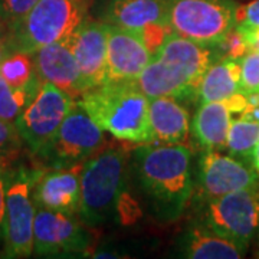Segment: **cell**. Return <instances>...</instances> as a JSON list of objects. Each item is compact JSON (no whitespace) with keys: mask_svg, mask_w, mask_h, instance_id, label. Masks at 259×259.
<instances>
[{"mask_svg":"<svg viewBox=\"0 0 259 259\" xmlns=\"http://www.w3.org/2000/svg\"><path fill=\"white\" fill-rule=\"evenodd\" d=\"M133 186L160 223L179 221L193 194L192 151L183 144H141L130 156Z\"/></svg>","mask_w":259,"mask_h":259,"instance_id":"obj_1","label":"cell"},{"mask_svg":"<svg viewBox=\"0 0 259 259\" xmlns=\"http://www.w3.org/2000/svg\"><path fill=\"white\" fill-rule=\"evenodd\" d=\"M78 218L91 229L114 223L127 226L141 218L125 148L105 146L83 163Z\"/></svg>","mask_w":259,"mask_h":259,"instance_id":"obj_2","label":"cell"},{"mask_svg":"<svg viewBox=\"0 0 259 259\" xmlns=\"http://www.w3.org/2000/svg\"><path fill=\"white\" fill-rule=\"evenodd\" d=\"M214 47L170 33L136 79L148 100L171 97L189 101L199 97V85L209 66L219 61Z\"/></svg>","mask_w":259,"mask_h":259,"instance_id":"obj_3","label":"cell"},{"mask_svg":"<svg viewBox=\"0 0 259 259\" xmlns=\"http://www.w3.org/2000/svg\"><path fill=\"white\" fill-rule=\"evenodd\" d=\"M75 101L114 139L133 144L153 143L150 100L136 81H108L82 93Z\"/></svg>","mask_w":259,"mask_h":259,"instance_id":"obj_4","label":"cell"},{"mask_svg":"<svg viewBox=\"0 0 259 259\" xmlns=\"http://www.w3.org/2000/svg\"><path fill=\"white\" fill-rule=\"evenodd\" d=\"M88 0H37L6 33L9 52L33 54L40 48L69 39L87 19Z\"/></svg>","mask_w":259,"mask_h":259,"instance_id":"obj_5","label":"cell"},{"mask_svg":"<svg viewBox=\"0 0 259 259\" xmlns=\"http://www.w3.org/2000/svg\"><path fill=\"white\" fill-rule=\"evenodd\" d=\"M39 167L13 164L3 168L5 177V241L2 258H29L33 255V223L36 204L32 189Z\"/></svg>","mask_w":259,"mask_h":259,"instance_id":"obj_6","label":"cell"},{"mask_svg":"<svg viewBox=\"0 0 259 259\" xmlns=\"http://www.w3.org/2000/svg\"><path fill=\"white\" fill-rule=\"evenodd\" d=\"M173 33L216 47L236 26L235 0H167Z\"/></svg>","mask_w":259,"mask_h":259,"instance_id":"obj_7","label":"cell"},{"mask_svg":"<svg viewBox=\"0 0 259 259\" xmlns=\"http://www.w3.org/2000/svg\"><path fill=\"white\" fill-rule=\"evenodd\" d=\"M105 146V131L75 101L55 136L35 157L42 167H69L83 164Z\"/></svg>","mask_w":259,"mask_h":259,"instance_id":"obj_8","label":"cell"},{"mask_svg":"<svg viewBox=\"0 0 259 259\" xmlns=\"http://www.w3.org/2000/svg\"><path fill=\"white\" fill-rule=\"evenodd\" d=\"M202 222L248 249L259 238V185L207 200Z\"/></svg>","mask_w":259,"mask_h":259,"instance_id":"obj_9","label":"cell"},{"mask_svg":"<svg viewBox=\"0 0 259 259\" xmlns=\"http://www.w3.org/2000/svg\"><path fill=\"white\" fill-rule=\"evenodd\" d=\"M74 104L72 95L54 83L42 82L35 98L15 121L25 146L33 156L52 140Z\"/></svg>","mask_w":259,"mask_h":259,"instance_id":"obj_10","label":"cell"},{"mask_svg":"<svg viewBox=\"0 0 259 259\" xmlns=\"http://www.w3.org/2000/svg\"><path fill=\"white\" fill-rule=\"evenodd\" d=\"M93 243L91 228L76 216L36 207L33 223V253L36 256L88 253Z\"/></svg>","mask_w":259,"mask_h":259,"instance_id":"obj_11","label":"cell"},{"mask_svg":"<svg viewBox=\"0 0 259 259\" xmlns=\"http://www.w3.org/2000/svg\"><path fill=\"white\" fill-rule=\"evenodd\" d=\"M102 22L134 32L153 55L171 33L167 0H110L102 12Z\"/></svg>","mask_w":259,"mask_h":259,"instance_id":"obj_12","label":"cell"},{"mask_svg":"<svg viewBox=\"0 0 259 259\" xmlns=\"http://www.w3.org/2000/svg\"><path fill=\"white\" fill-rule=\"evenodd\" d=\"M197 185L204 200L259 185V175L249 163H245L219 150H204L199 158Z\"/></svg>","mask_w":259,"mask_h":259,"instance_id":"obj_13","label":"cell"},{"mask_svg":"<svg viewBox=\"0 0 259 259\" xmlns=\"http://www.w3.org/2000/svg\"><path fill=\"white\" fill-rule=\"evenodd\" d=\"M83 164L69 167L39 166L32 196L36 207L78 216Z\"/></svg>","mask_w":259,"mask_h":259,"instance_id":"obj_14","label":"cell"},{"mask_svg":"<svg viewBox=\"0 0 259 259\" xmlns=\"http://www.w3.org/2000/svg\"><path fill=\"white\" fill-rule=\"evenodd\" d=\"M108 32V23L87 18L66 39L81 71L83 93L107 82Z\"/></svg>","mask_w":259,"mask_h":259,"instance_id":"obj_15","label":"cell"},{"mask_svg":"<svg viewBox=\"0 0 259 259\" xmlns=\"http://www.w3.org/2000/svg\"><path fill=\"white\" fill-rule=\"evenodd\" d=\"M153 56V52L139 35L110 25L107 45V82L136 81Z\"/></svg>","mask_w":259,"mask_h":259,"instance_id":"obj_16","label":"cell"},{"mask_svg":"<svg viewBox=\"0 0 259 259\" xmlns=\"http://www.w3.org/2000/svg\"><path fill=\"white\" fill-rule=\"evenodd\" d=\"M33 59L42 82L54 83L74 98L83 93L81 71L66 40L37 49Z\"/></svg>","mask_w":259,"mask_h":259,"instance_id":"obj_17","label":"cell"},{"mask_svg":"<svg viewBox=\"0 0 259 259\" xmlns=\"http://www.w3.org/2000/svg\"><path fill=\"white\" fill-rule=\"evenodd\" d=\"M245 252L241 245L213 232L202 221L187 226L176 241V253L180 258L239 259Z\"/></svg>","mask_w":259,"mask_h":259,"instance_id":"obj_18","label":"cell"},{"mask_svg":"<svg viewBox=\"0 0 259 259\" xmlns=\"http://www.w3.org/2000/svg\"><path fill=\"white\" fill-rule=\"evenodd\" d=\"M150 125L153 131V143L182 144L183 141H186L190 131L189 111L176 98L171 97L151 98Z\"/></svg>","mask_w":259,"mask_h":259,"instance_id":"obj_19","label":"cell"},{"mask_svg":"<svg viewBox=\"0 0 259 259\" xmlns=\"http://www.w3.org/2000/svg\"><path fill=\"white\" fill-rule=\"evenodd\" d=\"M232 118L233 112L225 101L202 102L192 124L199 146L204 150H225Z\"/></svg>","mask_w":259,"mask_h":259,"instance_id":"obj_20","label":"cell"},{"mask_svg":"<svg viewBox=\"0 0 259 259\" xmlns=\"http://www.w3.org/2000/svg\"><path fill=\"white\" fill-rule=\"evenodd\" d=\"M238 93H242L241 61L233 59H219L210 65L199 85L200 104L226 101Z\"/></svg>","mask_w":259,"mask_h":259,"instance_id":"obj_21","label":"cell"},{"mask_svg":"<svg viewBox=\"0 0 259 259\" xmlns=\"http://www.w3.org/2000/svg\"><path fill=\"white\" fill-rule=\"evenodd\" d=\"M0 75L15 88L39 90L42 85V79L36 72L33 54L28 52H10L0 62Z\"/></svg>","mask_w":259,"mask_h":259,"instance_id":"obj_22","label":"cell"},{"mask_svg":"<svg viewBox=\"0 0 259 259\" xmlns=\"http://www.w3.org/2000/svg\"><path fill=\"white\" fill-rule=\"evenodd\" d=\"M258 140L259 121L245 120L241 117L235 120L232 118L225 150H228L233 157L252 164V154Z\"/></svg>","mask_w":259,"mask_h":259,"instance_id":"obj_23","label":"cell"},{"mask_svg":"<svg viewBox=\"0 0 259 259\" xmlns=\"http://www.w3.org/2000/svg\"><path fill=\"white\" fill-rule=\"evenodd\" d=\"M39 90L15 88L0 75V120L15 122Z\"/></svg>","mask_w":259,"mask_h":259,"instance_id":"obj_24","label":"cell"},{"mask_svg":"<svg viewBox=\"0 0 259 259\" xmlns=\"http://www.w3.org/2000/svg\"><path fill=\"white\" fill-rule=\"evenodd\" d=\"M25 147V141L20 137L16 124L0 120V168L16 164Z\"/></svg>","mask_w":259,"mask_h":259,"instance_id":"obj_25","label":"cell"},{"mask_svg":"<svg viewBox=\"0 0 259 259\" xmlns=\"http://www.w3.org/2000/svg\"><path fill=\"white\" fill-rule=\"evenodd\" d=\"M241 87L243 94H259V51L249 49L241 59Z\"/></svg>","mask_w":259,"mask_h":259,"instance_id":"obj_26","label":"cell"},{"mask_svg":"<svg viewBox=\"0 0 259 259\" xmlns=\"http://www.w3.org/2000/svg\"><path fill=\"white\" fill-rule=\"evenodd\" d=\"M214 48L221 59H233V61H241L249 51L243 33L236 28L232 29L231 32L223 37V40H221Z\"/></svg>","mask_w":259,"mask_h":259,"instance_id":"obj_27","label":"cell"},{"mask_svg":"<svg viewBox=\"0 0 259 259\" xmlns=\"http://www.w3.org/2000/svg\"><path fill=\"white\" fill-rule=\"evenodd\" d=\"M37 3V0H2L3 19L9 28L23 18Z\"/></svg>","mask_w":259,"mask_h":259,"instance_id":"obj_28","label":"cell"},{"mask_svg":"<svg viewBox=\"0 0 259 259\" xmlns=\"http://www.w3.org/2000/svg\"><path fill=\"white\" fill-rule=\"evenodd\" d=\"M235 28L243 30L259 28V0H252L246 5L238 6Z\"/></svg>","mask_w":259,"mask_h":259,"instance_id":"obj_29","label":"cell"},{"mask_svg":"<svg viewBox=\"0 0 259 259\" xmlns=\"http://www.w3.org/2000/svg\"><path fill=\"white\" fill-rule=\"evenodd\" d=\"M5 177L3 168H0V246L5 241Z\"/></svg>","mask_w":259,"mask_h":259,"instance_id":"obj_30","label":"cell"},{"mask_svg":"<svg viewBox=\"0 0 259 259\" xmlns=\"http://www.w3.org/2000/svg\"><path fill=\"white\" fill-rule=\"evenodd\" d=\"M239 30L243 33L245 40H246V44H248L249 49H256V51H259V28L250 29V30H243V29H239Z\"/></svg>","mask_w":259,"mask_h":259,"instance_id":"obj_31","label":"cell"},{"mask_svg":"<svg viewBox=\"0 0 259 259\" xmlns=\"http://www.w3.org/2000/svg\"><path fill=\"white\" fill-rule=\"evenodd\" d=\"M239 117H241V118H245V120L259 121V105H255V107L248 105V108L242 112Z\"/></svg>","mask_w":259,"mask_h":259,"instance_id":"obj_32","label":"cell"},{"mask_svg":"<svg viewBox=\"0 0 259 259\" xmlns=\"http://www.w3.org/2000/svg\"><path fill=\"white\" fill-rule=\"evenodd\" d=\"M9 48H8V42H6V36H0V62L9 55Z\"/></svg>","mask_w":259,"mask_h":259,"instance_id":"obj_33","label":"cell"},{"mask_svg":"<svg viewBox=\"0 0 259 259\" xmlns=\"http://www.w3.org/2000/svg\"><path fill=\"white\" fill-rule=\"evenodd\" d=\"M252 166L255 168V171L259 175V140L256 146L253 148V154H252Z\"/></svg>","mask_w":259,"mask_h":259,"instance_id":"obj_34","label":"cell"},{"mask_svg":"<svg viewBox=\"0 0 259 259\" xmlns=\"http://www.w3.org/2000/svg\"><path fill=\"white\" fill-rule=\"evenodd\" d=\"M8 33V25L3 19H0V36H6Z\"/></svg>","mask_w":259,"mask_h":259,"instance_id":"obj_35","label":"cell"},{"mask_svg":"<svg viewBox=\"0 0 259 259\" xmlns=\"http://www.w3.org/2000/svg\"><path fill=\"white\" fill-rule=\"evenodd\" d=\"M0 19H3V10H2V0H0ZM5 20V19H3Z\"/></svg>","mask_w":259,"mask_h":259,"instance_id":"obj_36","label":"cell"}]
</instances>
